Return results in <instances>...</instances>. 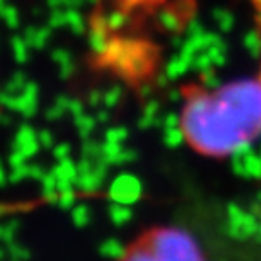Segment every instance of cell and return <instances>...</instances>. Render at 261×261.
Returning a JSON list of instances; mask_svg holds the SVG:
<instances>
[{"instance_id": "6da1fadb", "label": "cell", "mask_w": 261, "mask_h": 261, "mask_svg": "<svg viewBox=\"0 0 261 261\" xmlns=\"http://www.w3.org/2000/svg\"><path fill=\"white\" fill-rule=\"evenodd\" d=\"M179 129L185 142L208 158L245 149L261 136V82L241 78L216 89H189Z\"/></svg>"}, {"instance_id": "7a4b0ae2", "label": "cell", "mask_w": 261, "mask_h": 261, "mask_svg": "<svg viewBox=\"0 0 261 261\" xmlns=\"http://www.w3.org/2000/svg\"><path fill=\"white\" fill-rule=\"evenodd\" d=\"M118 261H205V257L189 232L158 227L136 238Z\"/></svg>"}]
</instances>
